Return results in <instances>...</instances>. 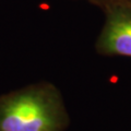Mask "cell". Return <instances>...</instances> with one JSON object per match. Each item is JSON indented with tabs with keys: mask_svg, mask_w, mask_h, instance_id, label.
<instances>
[{
	"mask_svg": "<svg viewBox=\"0 0 131 131\" xmlns=\"http://www.w3.org/2000/svg\"><path fill=\"white\" fill-rule=\"evenodd\" d=\"M84 1L92 3V5L101 8V9H104L106 7L115 6V5L131 6V0H84Z\"/></svg>",
	"mask_w": 131,
	"mask_h": 131,
	"instance_id": "3957f363",
	"label": "cell"
},
{
	"mask_svg": "<svg viewBox=\"0 0 131 131\" xmlns=\"http://www.w3.org/2000/svg\"><path fill=\"white\" fill-rule=\"evenodd\" d=\"M69 124L62 94L50 82L0 95V131H66Z\"/></svg>",
	"mask_w": 131,
	"mask_h": 131,
	"instance_id": "6da1fadb",
	"label": "cell"
},
{
	"mask_svg": "<svg viewBox=\"0 0 131 131\" xmlns=\"http://www.w3.org/2000/svg\"><path fill=\"white\" fill-rule=\"evenodd\" d=\"M104 24L95 42V51L106 57L131 58V6L115 5L102 9Z\"/></svg>",
	"mask_w": 131,
	"mask_h": 131,
	"instance_id": "7a4b0ae2",
	"label": "cell"
}]
</instances>
